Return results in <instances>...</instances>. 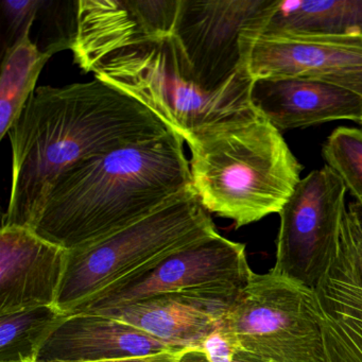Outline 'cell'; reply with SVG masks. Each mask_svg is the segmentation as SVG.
I'll list each match as a JSON object with an SVG mask.
<instances>
[{
	"mask_svg": "<svg viewBox=\"0 0 362 362\" xmlns=\"http://www.w3.org/2000/svg\"><path fill=\"white\" fill-rule=\"evenodd\" d=\"M219 234L194 190L93 245L69 251L56 308L64 315L167 256Z\"/></svg>",
	"mask_w": 362,
	"mask_h": 362,
	"instance_id": "obj_5",
	"label": "cell"
},
{
	"mask_svg": "<svg viewBox=\"0 0 362 362\" xmlns=\"http://www.w3.org/2000/svg\"><path fill=\"white\" fill-rule=\"evenodd\" d=\"M168 131L139 101L97 78L37 88L8 134L12 185L3 226L33 230L52 186L67 170Z\"/></svg>",
	"mask_w": 362,
	"mask_h": 362,
	"instance_id": "obj_1",
	"label": "cell"
},
{
	"mask_svg": "<svg viewBox=\"0 0 362 362\" xmlns=\"http://www.w3.org/2000/svg\"><path fill=\"white\" fill-rule=\"evenodd\" d=\"M188 147L192 190L236 228L279 214L302 180L283 135L253 105Z\"/></svg>",
	"mask_w": 362,
	"mask_h": 362,
	"instance_id": "obj_3",
	"label": "cell"
},
{
	"mask_svg": "<svg viewBox=\"0 0 362 362\" xmlns=\"http://www.w3.org/2000/svg\"><path fill=\"white\" fill-rule=\"evenodd\" d=\"M234 362H243V360L237 359V358H235Z\"/></svg>",
	"mask_w": 362,
	"mask_h": 362,
	"instance_id": "obj_25",
	"label": "cell"
},
{
	"mask_svg": "<svg viewBox=\"0 0 362 362\" xmlns=\"http://www.w3.org/2000/svg\"><path fill=\"white\" fill-rule=\"evenodd\" d=\"M251 103L281 133L338 120L362 124V96L323 80L304 77L255 80Z\"/></svg>",
	"mask_w": 362,
	"mask_h": 362,
	"instance_id": "obj_16",
	"label": "cell"
},
{
	"mask_svg": "<svg viewBox=\"0 0 362 362\" xmlns=\"http://www.w3.org/2000/svg\"><path fill=\"white\" fill-rule=\"evenodd\" d=\"M245 31L253 35L362 37V0H271Z\"/></svg>",
	"mask_w": 362,
	"mask_h": 362,
	"instance_id": "obj_17",
	"label": "cell"
},
{
	"mask_svg": "<svg viewBox=\"0 0 362 362\" xmlns=\"http://www.w3.org/2000/svg\"><path fill=\"white\" fill-rule=\"evenodd\" d=\"M194 351H199L184 349V351H166V353L148 356V357L132 358V359L110 360V361L99 362H185L186 358L189 357Z\"/></svg>",
	"mask_w": 362,
	"mask_h": 362,
	"instance_id": "obj_23",
	"label": "cell"
},
{
	"mask_svg": "<svg viewBox=\"0 0 362 362\" xmlns=\"http://www.w3.org/2000/svg\"><path fill=\"white\" fill-rule=\"evenodd\" d=\"M243 67L253 81L304 77L330 81L362 71V37L241 35Z\"/></svg>",
	"mask_w": 362,
	"mask_h": 362,
	"instance_id": "obj_12",
	"label": "cell"
},
{
	"mask_svg": "<svg viewBox=\"0 0 362 362\" xmlns=\"http://www.w3.org/2000/svg\"><path fill=\"white\" fill-rule=\"evenodd\" d=\"M54 306L0 315V362H33L48 334L65 317Z\"/></svg>",
	"mask_w": 362,
	"mask_h": 362,
	"instance_id": "obj_19",
	"label": "cell"
},
{
	"mask_svg": "<svg viewBox=\"0 0 362 362\" xmlns=\"http://www.w3.org/2000/svg\"><path fill=\"white\" fill-rule=\"evenodd\" d=\"M44 1L41 0H24V1H1L4 14L8 22L10 45L18 41L26 31L31 30L35 18L39 13Z\"/></svg>",
	"mask_w": 362,
	"mask_h": 362,
	"instance_id": "obj_21",
	"label": "cell"
},
{
	"mask_svg": "<svg viewBox=\"0 0 362 362\" xmlns=\"http://www.w3.org/2000/svg\"><path fill=\"white\" fill-rule=\"evenodd\" d=\"M69 251L23 226H1L0 315L56 307Z\"/></svg>",
	"mask_w": 362,
	"mask_h": 362,
	"instance_id": "obj_13",
	"label": "cell"
},
{
	"mask_svg": "<svg viewBox=\"0 0 362 362\" xmlns=\"http://www.w3.org/2000/svg\"><path fill=\"white\" fill-rule=\"evenodd\" d=\"M328 362H362V206L347 205L338 245L313 289Z\"/></svg>",
	"mask_w": 362,
	"mask_h": 362,
	"instance_id": "obj_9",
	"label": "cell"
},
{
	"mask_svg": "<svg viewBox=\"0 0 362 362\" xmlns=\"http://www.w3.org/2000/svg\"><path fill=\"white\" fill-rule=\"evenodd\" d=\"M92 73L147 107L187 145L252 107L247 71L220 90H204L175 35L118 50Z\"/></svg>",
	"mask_w": 362,
	"mask_h": 362,
	"instance_id": "obj_4",
	"label": "cell"
},
{
	"mask_svg": "<svg viewBox=\"0 0 362 362\" xmlns=\"http://www.w3.org/2000/svg\"><path fill=\"white\" fill-rule=\"evenodd\" d=\"M65 48L71 45L61 41L40 50L31 41L30 30L6 48L0 74V139L9 134L24 111L46 63Z\"/></svg>",
	"mask_w": 362,
	"mask_h": 362,
	"instance_id": "obj_18",
	"label": "cell"
},
{
	"mask_svg": "<svg viewBox=\"0 0 362 362\" xmlns=\"http://www.w3.org/2000/svg\"><path fill=\"white\" fill-rule=\"evenodd\" d=\"M175 131L83 160L52 186L33 226L67 251L93 245L192 189Z\"/></svg>",
	"mask_w": 362,
	"mask_h": 362,
	"instance_id": "obj_2",
	"label": "cell"
},
{
	"mask_svg": "<svg viewBox=\"0 0 362 362\" xmlns=\"http://www.w3.org/2000/svg\"><path fill=\"white\" fill-rule=\"evenodd\" d=\"M202 351L207 362H234L236 349L228 334L220 326L205 339Z\"/></svg>",
	"mask_w": 362,
	"mask_h": 362,
	"instance_id": "obj_22",
	"label": "cell"
},
{
	"mask_svg": "<svg viewBox=\"0 0 362 362\" xmlns=\"http://www.w3.org/2000/svg\"><path fill=\"white\" fill-rule=\"evenodd\" d=\"M239 298L206 290L173 292L96 313L141 328L173 349L202 351Z\"/></svg>",
	"mask_w": 362,
	"mask_h": 362,
	"instance_id": "obj_14",
	"label": "cell"
},
{
	"mask_svg": "<svg viewBox=\"0 0 362 362\" xmlns=\"http://www.w3.org/2000/svg\"><path fill=\"white\" fill-rule=\"evenodd\" d=\"M347 189L327 165L307 175L279 211L271 272L313 290L338 245Z\"/></svg>",
	"mask_w": 362,
	"mask_h": 362,
	"instance_id": "obj_7",
	"label": "cell"
},
{
	"mask_svg": "<svg viewBox=\"0 0 362 362\" xmlns=\"http://www.w3.org/2000/svg\"><path fill=\"white\" fill-rule=\"evenodd\" d=\"M322 156L362 206V130L337 129L324 144Z\"/></svg>",
	"mask_w": 362,
	"mask_h": 362,
	"instance_id": "obj_20",
	"label": "cell"
},
{
	"mask_svg": "<svg viewBox=\"0 0 362 362\" xmlns=\"http://www.w3.org/2000/svg\"><path fill=\"white\" fill-rule=\"evenodd\" d=\"M182 0H80L71 49L86 73L118 50L170 37Z\"/></svg>",
	"mask_w": 362,
	"mask_h": 362,
	"instance_id": "obj_11",
	"label": "cell"
},
{
	"mask_svg": "<svg viewBox=\"0 0 362 362\" xmlns=\"http://www.w3.org/2000/svg\"><path fill=\"white\" fill-rule=\"evenodd\" d=\"M361 126H362V124H361Z\"/></svg>",
	"mask_w": 362,
	"mask_h": 362,
	"instance_id": "obj_26",
	"label": "cell"
},
{
	"mask_svg": "<svg viewBox=\"0 0 362 362\" xmlns=\"http://www.w3.org/2000/svg\"><path fill=\"white\" fill-rule=\"evenodd\" d=\"M221 328L243 362H328L313 291L274 273H254Z\"/></svg>",
	"mask_w": 362,
	"mask_h": 362,
	"instance_id": "obj_6",
	"label": "cell"
},
{
	"mask_svg": "<svg viewBox=\"0 0 362 362\" xmlns=\"http://www.w3.org/2000/svg\"><path fill=\"white\" fill-rule=\"evenodd\" d=\"M329 83L342 86L351 92L362 96V71L353 75L345 76V77L337 78L330 80Z\"/></svg>",
	"mask_w": 362,
	"mask_h": 362,
	"instance_id": "obj_24",
	"label": "cell"
},
{
	"mask_svg": "<svg viewBox=\"0 0 362 362\" xmlns=\"http://www.w3.org/2000/svg\"><path fill=\"white\" fill-rule=\"evenodd\" d=\"M252 274L245 245L218 234L99 292L71 315L101 313L173 292L206 290L239 296L249 285Z\"/></svg>",
	"mask_w": 362,
	"mask_h": 362,
	"instance_id": "obj_8",
	"label": "cell"
},
{
	"mask_svg": "<svg viewBox=\"0 0 362 362\" xmlns=\"http://www.w3.org/2000/svg\"><path fill=\"white\" fill-rule=\"evenodd\" d=\"M271 0H182L175 35L197 79L213 92L226 86L243 67V29Z\"/></svg>",
	"mask_w": 362,
	"mask_h": 362,
	"instance_id": "obj_10",
	"label": "cell"
},
{
	"mask_svg": "<svg viewBox=\"0 0 362 362\" xmlns=\"http://www.w3.org/2000/svg\"><path fill=\"white\" fill-rule=\"evenodd\" d=\"M175 351L180 349L115 317L79 313L65 315L57 324L35 362L110 361Z\"/></svg>",
	"mask_w": 362,
	"mask_h": 362,
	"instance_id": "obj_15",
	"label": "cell"
}]
</instances>
